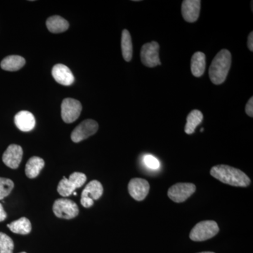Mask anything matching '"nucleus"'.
Returning <instances> with one entry per match:
<instances>
[{
  "label": "nucleus",
  "mask_w": 253,
  "mask_h": 253,
  "mask_svg": "<svg viewBox=\"0 0 253 253\" xmlns=\"http://www.w3.org/2000/svg\"><path fill=\"white\" fill-rule=\"evenodd\" d=\"M246 113H247L248 116L250 117H253V97H251V99L248 101L247 104L246 106Z\"/></svg>",
  "instance_id": "bb28decb"
},
{
  "label": "nucleus",
  "mask_w": 253,
  "mask_h": 253,
  "mask_svg": "<svg viewBox=\"0 0 253 253\" xmlns=\"http://www.w3.org/2000/svg\"><path fill=\"white\" fill-rule=\"evenodd\" d=\"M104 192V188L101 183L97 180L90 181L82 193V196H87L93 201L99 199Z\"/></svg>",
  "instance_id": "412c9836"
},
{
  "label": "nucleus",
  "mask_w": 253,
  "mask_h": 253,
  "mask_svg": "<svg viewBox=\"0 0 253 253\" xmlns=\"http://www.w3.org/2000/svg\"><path fill=\"white\" fill-rule=\"evenodd\" d=\"M211 174L213 177L229 185L246 187L251 184V179L245 172L226 165L214 166Z\"/></svg>",
  "instance_id": "f257e3e1"
},
{
  "label": "nucleus",
  "mask_w": 253,
  "mask_h": 253,
  "mask_svg": "<svg viewBox=\"0 0 253 253\" xmlns=\"http://www.w3.org/2000/svg\"><path fill=\"white\" fill-rule=\"evenodd\" d=\"M82 104L78 100L72 98L63 99L61 104V118L66 123H72L81 116Z\"/></svg>",
  "instance_id": "0eeeda50"
},
{
  "label": "nucleus",
  "mask_w": 253,
  "mask_h": 253,
  "mask_svg": "<svg viewBox=\"0 0 253 253\" xmlns=\"http://www.w3.org/2000/svg\"><path fill=\"white\" fill-rule=\"evenodd\" d=\"M53 211L56 217L61 219H73L79 214L77 204L70 199H61L55 201Z\"/></svg>",
  "instance_id": "39448f33"
},
{
  "label": "nucleus",
  "mask_w": 253,
  "mask_h": 253,
  "mask_svg": "<svg viewBox=\"0 0 253 253\" xmlns=\"http://www.w3.org/2000/svg\"><path fill=\"white\" fill-rule=\"evenodd\" d=\"M7 226L14 234H21V235L30 234L32 229L31 221L26 217H21L18 220L12 221L7 224Z\"/></svg>",
  "instance_id": "aec40b11"
},
{
  "label": "nucleus",
  "mask_w": 253,
  "mask_h": 253,
  "mask_svg": "<svg viewBox=\"0 0 253 253\" xmlns=\"http://www.w3.org/2000/svg\"><path fill=\"white\" fill-rule=\"evenodd\" d=\"M248 46L250 51H253V33L251 32L248 38Z\"/></svg>",
  "instance_id": "cd10ccee"
},
{
  "label": "nucleus",
  "mask_w": 253,
  "mask_h": 253,
  "mask_svg": "<svg viewBox=\"0 0 253 253\" xmlns=\"http://www.w3.org/2000/svg\"><path fill=\"white\" fill-rule=\"evenodd\" d=\"M26 64V60L24 58L18 55H11V56H7L4 58L1 61V68L3 70L6 71H17L21 69Z\"/></svg>",
  "instance_id": "dca6fc26"
},
{
  "label": "nucleus",
  "mask_w": 253,
  "mask_h": 253,
  "mask_svg": "<svg viewBox=\"0 0 253 253\" xmlns=\"http://www.w3.org/2000/svg\"><path fill=\"white\" fill-rule=\"evenodd\" d=\"M121 48H122L123 56L125 61L129 62L132 58L133 46L130 33L126 29L123 31Z\"/></svg>",
  "instance_id": "4be33fe9"
},
{
  "label": "nucleus",
  "mask_w": 253,
  "mask_h": 253,
  "mask_svg": "<svg viewBox=\"0 0 253 253\" xmlns=\"http://www.w3.org/2000/svg\"><path fill=\"white\" fill-rule=\"evenodd\" d=\"M51 74L56 83L63 86H70L74 83L75 77L71 70L61 63L55 65L51 71Z\"/></svg>",
  "instance_id": "ddd939ff"
},
{
  "label": "nucleus",
  "mask_w": 253,
  "mask_h": 253,
  "mask_svg": "<svg viewBox=\"0 0 253 253\" xmlns=\"http://www.w3.org/2000/svg\"><path fill=\"white\" fill-rule=\"evenodd\" d=\"M23 151L21 146L11 144L3 154L2 161L7 167L16 169L22 161Z\"/></svg>",
  "instance_id": "9b49d317"
},
{
  "label": "nucleus",
  "mask_w": 253,
  "mask_h": 253,
  "mask_svg": "<svg viewBox=\"0 0 253 253\" xmlns=\"http://www.w3.org/2000/svg\"><path fill=\"white\" fill-rule=\"evenodd\" d=\"M213 253V252H201V253Z\"/></svg>",
  "instance_id": "c756f323"
},
{
  "label": "nucleus",
  "mask_w": 253,
  "mask_h": 253,
  "mask_svg": "<svg viewBox=\"0 0 253 253\" xmlns=\"http://www.w3.org/2000/svg\"><path fill=\"white\" fill-rule=\"evenodd\" d=\"M6 213L5 212L4 208H3L2 205L0 204V222L6 219Z\"/></svg>",
  "instance_id": "c85d7f7f"
},
{
  "label": "nucleus",
  "mask_w": 253,
  "mask_h": 253,
  "mask_svg": "<svg viewBox=\"0 0 253 253\" xmlns=\"http://www.w3.org/2000/svg\"><path fill=\"white\" fill-rule=\"evenodd\" d=\"M25 253V252H22V253Z\"/></svg>",
  "instance_id": "2f4dec72"
},
{
  "label": "nucleus",
  "mask_w": 253,
  "mask_h": 253,
  "mask_svg": "<svg viewBox=\"0 0 253 253\" xmlns=\"http://www.w3.org/2000/svg\"><path fill=\"white\" fill-rule=\"evenodd\" d=\"M200 0H184L181 4V14L186 22L194 23L197 21L201 11Z\"/></svg>",
  "instance_id": "f8f14e48"
},
{
  "label": "nucleus",
  "mask_w": 253,
  "mask_h": 253,
  "mask_svg": "<svg viewBox=\"0 0 253 253\" xmlns=\"http://www.w3.org/2000/svg\"><path fill=\"white\" fill-rule=\"evenodd\" d=\"M231 65V54L227 49H221L214 56L209 68V76L214 84H221L226 81Z\"/></svg>",
  "instance_id": "f03ea898"
},
{
  "label": "nucleus",
  "mask_w": 253,
  "mask_h": 253,
  "mask_svg": "<svg viewBox=\"0 0 253 253\" xmlns=\"http://www.w3.org/2000/svg\"><path fill=\"white\" fill-rule=\"evenodd\" d=\"M159 49L160 46L157 42L153 41L144 44L141 49V60L143 64L149 68L161 65Z\"/></svg>",
  "instance_id": "423d86ee"
},
{
  "label": "nucleus",
  "mask_w": 253,
  "mask_h": 253,
  "mask_svg": "<svg viewBox=\"0 0 253 253\" xmlns=\"http://www.w3.org/2000/svg\"><path fill=\"white\" fill-rule=\"evenodd\" d=\"M206 67V55L201 51L194 53L191 60V70L193 76L200 78L204 74Z\"/></svg>",
  "instance_id": "2eb2a0df"
},
{
  "label": "nucleus",
  "mask_w": 253,
  "mask_h": 253,
  "mask_svg": "<svg viewBox=\"0 0 253 253\" xmlns=\"http://www.w3.org/2000/svg\"><path fill=\"white\" fill-rule=\"evenodd\" d=\"M99 129V125L94 120L88 119L78 125L71 134L73 142L78 143L94 135Z\"/></svg>",
  "instance_id": "6e6552de"
},
{
  "label": "nucleus",
  "mask_w": 253,
  "mask_h": 253,
  "mask_svg": "<svg viewBox=\"0 0 253 253\" xmlns=\"http://www.w3.org/2000/svg\"><path fill=\"white\" fill-rule=\"evenodd\" d=\"M86 181L85 174L81 172H73L69 179L63 177L57 187L58 193L63 197H68L75 192L76 189L84 185Z\"/></svg>",
  "instance_id": "20e7f679"
},
{
  "label": "nucleus",
  "mask_w": 253,
  "mask_h": 253,
  "mask_svg": "<svg viewBox=\"0 0 253 253\" xmlns=\"http://www.w3.org/2000/svg\"><path fill=\"white\" fill-rule=\"evenodd\" d=\"M14 187V184L12 180L7 178L0 177V200L9 196Z\"/></svg>",
  "instance_id": "b1692460"
},
{
  "label": "nucleus",
  "mask_w": 253,
  "mask_h": 253,
  "mask_svg": "<svg viewBox=\"0 0 253 253\" xmlns=\"http://www.w3.org/2000/svg\"><path fill=\"white\" fill-rule=\"evenodd\" d=\"M14 244L9 236L0 232V253H13Z\"/></svg>",
  "instance_id": "5701e85b"
},
{
  "label": "nucleus",
  "mask_w": 253,
  "mask_h": 253,
  "mask_svg": "<svg viewBox=\"0 0 253 253\" xmlns=\"http://www.w3.org/2000/svg\"><path fill=\"white\" fill-rule=\"evenodd\" d=\"M81 202L82 206L86 208H90L94 205V201L87 196H81Z\"/></svg>",
  "instance_id": "a878e982"
},
{
  "label": "nucleus",
  "mask_w": 253,
  "mask_h": 253,
  "mask_svg": "<svg viewBox=\"0 0 253 253\" xmlns=\"http://www.w3.org/2000/svg\"><path fill=\"white\" fill-rule=\"evenodd\" d=\"M204 115L199 110H193L188 115L184 131L187 134H191L196 130V127L202 123Z\"/></svg>",
  "instance_id": "6ab92c4d"
},
{
  "label": "nucleus",
  "mask_w": 253,
  "mask_h": 253,
  "mask_svg": "<svg viewBox=\"0 0 253 253\" xmlns=\"http://www.w3.org/2000/svg\"><path fill=\"white\" fill-rule=\"evenodd\" d=\"M73 194H74L75 196H77V193L76 192H73Z\"/></svg>",
  "instance_id": "7c9ffc66"
},
{
  "label": "nucleus",
  "mask_w": 253,
  "mask_h": 253,
  "mask_svg": "<svg viewBox=\"0 0 253 253\" xmlns=\"http://www.w3.org/2000/svg\"><path fill=\"white\" fill-rule=\"evenodd\" d=\"M219 228L214 221H203L198 223L190 233V239L194 241H204L212 239L219 232Z\"/></svg>",
  "instance_id": "7ed1b4c3"
},
{
  "label": "nucleus",
  "mask_w": 253,
  "mask_h": 253,
  "mask_svg": "<svg viewBox=\"0 0 253 253\" xmlns=\"http://www.w3.org/2000/svg\"><path fill=\"white\" fill-rule=\"evenodd\" d=\"M46 24L48 30L52 33H63L69 28V23L59 16H51L46 20Z\"/></svg>",
  "instance_id": "a211bd4d"
},
{
  "label": "nucleus",
  "mask_w": 253,
  "mask_h": 253,
  "mask_svg": "<svg viewBox=\"0 0 253 253\" xmlns=\"http://www.w3.org/2000/svg\"><path fill=\"white\" fill-rule=\"evenodd\" d=\"M143 163L146 168L148 169H152V170H156L161 167V163L158 161L157 158L152 156V155H145L143 158Z\"/></svg>",
  "instance_id": "393cba45"
},
{
  "label": "nucleus",
  "mask_w": 253,
  "mask_h": 253,
  "mask_svg": "<svg viewBox=\"0 0 253 253\" xmlns=\"http://www.w3.org/2000/svg\"><path fill=\"white\" fill-rule=\"evenodd\" d=\"M44 166L42 158L33 156L28 160L26 166V174L30 179H34L39 175Z\"/></svg>",
  "instance_id": "f3484780"
},
{
  "label": "nucleus",
  "mask_w": 253,
  "mask_h": 253,
  "mask_svg": "<svg viewBox=\"0 0 253 253\" xmlns=\"http://www.w3.org/2000/svg\"><path fill=\"white\" fill-rule=\"evenodd\" d=\"M149 183L141 178H134L128 184V191L131 197L137 201H144L149 194Z\"/></svg>",
  "instance_id": "9d476101"
},
{
  "label": "nucleus",
  "mask_w": 253,
  "mask_h": 253,
  "mask_svg": "<svg viewBox=\"0 0 253 253\" xmlns=\"http://www.w3.org/2000/svg\"><path fill=\"white\" fill-rule=\"evenodd\" d=\"M196 187L191 183H177L168 190L169 199L175 203H182L194 194Z\"/></svg>",
  "instance_id": "1a4fd4ad"
},
{
  "label": "nucleus",
  "mask_w": 253,
  "mask_h": 253,
  "mask_svg": "<svg viewBox=\"0 0 253 253\" xmlns=\"http://www.w3.org/2000/svg\"><path fill=\"white\" fill-rule=\"evenodd\" d=\"M14 123L18 129L25 132L31 131L36 126V118L33 113L28 111H21L15 116Z\"/></svg>",
  "instance_id": "4468645a"
}]
</instances>
